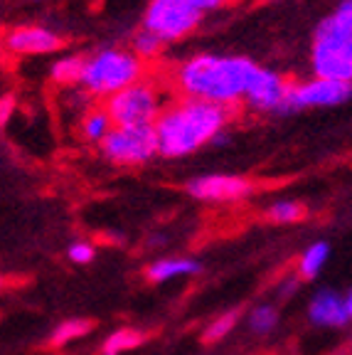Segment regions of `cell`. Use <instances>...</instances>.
Returning a JSON list of instances; mask_svg holds the SVG:
<instances>
[{
    "instance_id": "1",
    "label": "cell",
    "mask_w": 352,
    "mask_h": 355,
    "mask_svg": "<svg viewBox=\"0 0 352 355\" xmlns=\"http://www.w3.org/2000/svg\"><path fill=\"white\" fill-rule=\"evenodd\" d=\"M229 109L207 101L185 99L170 109L160 111L153 123L155 148L163 158H185L212 144L217 133L225 131Z\"/></svg>"
},
{
    "instance_id": "2",
    "label": "cell",
    "mask_w": 352,
    "mask_h": 355,
    "mask_svg": "<svg viewBox=\"0 0 352 355\" xmlns=\"http://www.w3.org/2000/svg\"><path fill=\"white\" fill-rule=\"evenodd\" d=\"M254 72H256V64L247 57L197 55L177 69V84L187 94V99L229 109L244 99Z\"/></svg>"
},
{
    "instance_id": "3",
    "label": "cell",
    "mask_w": 352,
    "mask_h": 355,
    "mask_svg": "<svg viewBox=\"0 0 352 355\" xmlns=\"http://www.w3.org/2000/svg\"><path fill=\"white\" fill-rule=\"evenodd\" d=\"M313 72L318 79L347 82L352 79V0H342L315 30Z\"/></svg>"
},
{
    "instance_id": "4",
    "label": "cell",
    "mask_w": 352,
    "mask_h": 355,
    "mask_svg": "<svg viewBox=\"0 0 352 355\" xmlns=\"http://www.w3.org/2000/svg\"><path fill=\"white\" fill-rule=\"evenodd\" d=\"M143 74V64L128 50H101L84 62L82 84L94 96H114L121 89L131 87Z\"/></svg>"
},
{
    "instance_id": "5",
    "label": "cell",
    "mask_w": 352,
    "mask_h": 355,
    "mask_svg": "<svg viewBox=\"0 0 352 355\" xmlns=\"http://www.w3.org/2000/svg\"><path fill=\"white\" fill-rule=\"evenodd\" d=\"M106 116L111 119V126L133 128V126H153L160 116L158 92L150 84H131L121 89L118 94L106 99Z\"/></svg>"
},
{
    "instance_id": "6",
    "label": "cell",
    "mask_w": 352,
    "mask_h": 355,
    "mask_svg": "<svg viewBox=\"0 0 352 355\" xmlns=\"http://www.w3.org/2000/svg\"><path fill=\"white\" fill-rule=\"evenodd\" d=\"M202 12L187 0H150L143 17V30L153 33L163 42H177L200 25Z\"/></svg>"
},
{
    "instance_id": "7",
    "label": "cell",
    "mask_w": 352,
    "mask_h": 355,
    "mask_svg": "<svg viewBox=\"0 0 352 355\" xmlns=\"http://www.w3.org/2000/svg\"><path fill=\"white\" fill-rule=\"evenodd\" d=\"M101 153L116 166H143L153 155H158L153 126H111V131L101 139Z\"/></svg>"
},
{
    "instance_id": "8",
    "label": "cell",
    "mask_w": 352,
    "mask_h": 355,
    "mask_svg": "<svg viewBox=\"0 0 352 355\" xmlns=\"http://www.w3.org/2000/svg\"><path fill=\"white\" fill-rule=\"evenodd\" d=\"M350 99V84L331 82V79H313L306 84H288L286 99L281 106V114L310 106H335Z\"/></svg>"
},
{
    "instance_id": "9",
    "label": "cell",
    "mask_w": 352,
    "mask_h": 355,
    "mask_svg": "<svg viewBox=\"0 0 352 355\" xmlns=\"http://www.w3.org/2000/svg\"><path fill=\"white\" fill-rule=\"evenodd\" d=\"M185 188L195 200H202V202H237L254 193L252 180L242 175H227V173L197 175Z\"/></svg>"
},
{
    "instance_id": "10",
    "label": "cell",
    "mask_w": 352,
    "mask_h": 355,
    "mask_svg": "<svg viewBox=\"0 0 352 355\" xmlns=\"http://www.w3.org/2000/svg\"><path fill=\"white\" fill-rule=\"evenodd\" d=\"M286 89L288 84L281 74L256 67V72L252 74V79L247 84L244 99L256 111H281L283 99H286Z\"/></svg>"
},
{
    "instance_id": "11",
    "label": "cell",
    "mask_w": 352,
    "mask_h": 355,
    "mask_svg": "<svg viewBox=\"0 0 352 355\" xmlns=\"http://www.w3.org/2000/svg\"><path fill=\"white\" fill-rule=\"evenodd\" d=\"M308 316L315 326H325V328L347 326L352 318V296L337 294L333 288H323L310 301Z\"/></svg>"
},
{
    "instance_id": "12",
    "label": "cell",
    "mask_w": 352,
    "mask_h": 355,
    "mask_svg": "<svg viewBox=\"0 0 352 355\" xmlns=\"http://www.w3.org/2000/svg\"><path fill=\"white\" fill-rule=\"evenodd\" d=\"M6 44L17 55H50L62 47V37H57L52 30L28 25V28L12 30L6 37Z\"/></svg>"
},
{
    "instance_id": "13",
    "label": "cell",
    "mask_w": 352,
    "mask_h": 355,
    "mask_svg": "<svg viewBox=\"0 0 352 355\" xmlns=\"http://www.w3.org/2000/svg\"><path fill=\"white\" fill-rule=\"evenodd\" d=\"M200 272V261L195 259H160L148 266L150 282H170V279L190 277Z\"/></svg>"
},
{
    "instance_id": "14",
    "label": "cell",
    "mask_w": 352,
    "mask_h": 355,
    "mask_svg": "<svg viewBox=\"0 0 352 355\" xmlns=\"http://www.w3.org/2000/svg\"><path fill=\"white\" fill-rule=\"evenodd\" d=\"M146 340V333L143 331H136V328H118L104 340L101 345V353L104 355H121L128 353V350L138 348V345Z\"/></svg>"
},
{
    "instance_id": "15",
    "label": "cell",
    "mask_w": 352,
    "mask_h": 355,
    "mask_svg": "<svg viewBox=\"0 0 352 355\" xmlns=\"http://www.w3.org/2000/svg\"><path fill=\"white\" fill-rule=\"evenodd\" d=\"M328 257H331V244L328 242L310 244L308 250L301 254V261H298V272H301V277L315 279L320 274V269L328 264Z\"/></svg>"
},
{
    "instance_id": "16",
    "label": "cell",
    "mask_w": 352,
    "mask_h": 355,
    "mask_svg": "<svg viewBox=\"0 0 352 355\" xmlns=\"http://www.w3.org/2000/svg\"><path fill=\"white\" fill-rule=\"evenodd\" d=\"M84 57L79 55H69V57H62L52 64L50 74H52V82L57 84H64V87H72V84H79L84 72Z\"/></svg>"
},
{
    "instance_id": "17",
    "label": "cell",
    "mask_w": 352,
    "mask_h": 355,
    "mask_svg": "<svg viewBox=\"0 0 352 355\" xmlns=\"http://www.w3.org/2000/svg\"><path fill=\"white\" fill-rule=\"evenodd\" d=\"M89 331H91V321H84V318H69V321L60 323V326L52 331L50 345H55V348H62V345L72 343V340L84 338Z\"/></svg>"
},
{
    "instance_id": "18",
    "label": "cell",
    "mask_w": 352,
    "mask_h": 355,
    "mask_svg": "<svg viewBox=\"0 0 352 355\" xmlns=\"http://www.w3.org/2000/svg\"><path fill=\"white\" fill-rule=\"evenodd\" d=\"M111 131V119L106 116L104 109H96V111H89L87 116L82 121V136L87 141H94V144H101L106 133Z\"/></svg>"
},
{
    "instance_id": "19",
    "label": "cell",
    "mask_w": 352,
    "mask_h": 355,
    "mask_svg": "<svg viewBox=\"0 0 352 355\" xmlns=\"http://www.w3.org/2000/svg\"><path fill=\"white\" fill-rule=\"evenodd\" d=\"M306 217V207L296 200H279L269 207V220L281 222V225H293V222H301Z\"/></svg>"
},
{
    "instance_id": "20",
    "label": "cell",
    "mask_w": 352,
    "mask_h": 355,
    "mask_svg": "<svg viewBox=\"0 0 352 355\" xmlns=\"http://www.w3.org/2000/svg\"><path fill=\"white\" fill-rule=\"evenodd\" d=\"M163 47H166V42L160 37H155L153 33H148V30H141V33L133 37V55L141 60H155V57L163 52Z\"/></svg>"
},
{
    "instance_id": "21",
    "label": "cell",
    "mask_w": 352,
    "mask_h": 355,
    "mask_svg": "<svg viewBox=\"0 0 352 355\" xmlns=\"http://www.w3.org/2000/svg\"><path fill=\"white\" fill-rule=\"evenodd\" d=\"M239 321V311H229V313H222L220 318H215V321L209 323L207 331H204V343H217V340H222L227 336V333L234 331V326H237Z\"/></svg>"
},
{
    "instance_id": "22",
    "label": "cell",
    "mask_w": 352,
    "mask_h": 355,
    "mask_svg": "<svg viewBox=\"0 0 352 355\" xmlns=\"http://www.w3.org/2000/svg\"><path fill=\"white\" fill-rule=\"evenodd\" d=\"M276 323H279V313H276V309H271V306H259V309H254L252 313H249V328H252L254 333H271L276 328Z\"/></svg>"
},
{
    "instance_id": "23",
    "label": "cell",
    "mask_w": 352,
    "mask_h": 355,
    "mask_svg": "<svg viewBox=\"0 0 352 355\" xmlns=\"http://www.w3.org/2000/svg\"><path fill=\"white\" fill-rule=\"evenodd\" d=\"M67 257H69L74 264H89V261L94 259V247H91V244L77 242V244H72V247L67 250Z\"/></svg>"
},
{
    "instance_id": "24",
    "label": "cell",
    "mask_w": 352,
    "mask_h": 355,
    "mask_svg": "<svg viewBox=\"0 0 352 355\" xmlns=\"http://www.w3.org/2000/svg\"><path fill=\"white\" fill-rule=\"evenodd\" d=\"M12 114H15V96L12 94L0 96V126H6Z\"/></svg>"
},
{
    "instance_id": "25",
    "label": "cell",
    "mask_w": 352,
    "mask_h": 355,
    "mask_svg": "<svg viewBox=\"0 0 352 355\" xmlns=\"http://www.w3.org/2000/svg\"><path fill=\"white\" fill-rule=\"evenodd\" d=\"M187 3H190L197 12H204V10H215V8L225 6L227 0H187Z\"/></svg>"
},
{
    "instance_id": "26",
    "label": "cell",
    "mask_w": 352,
    "mask_h": 355,
    "mask_svg": "<svg viewBox=\"0 0 352 355\" xmlns=\"http://www.w3.org/2000/svg\"><path fill=\"white\" fill-rule=\"evenodd\" d=\"M0 286H3V279H0Z\"/></svg>"
}]
</instances>
